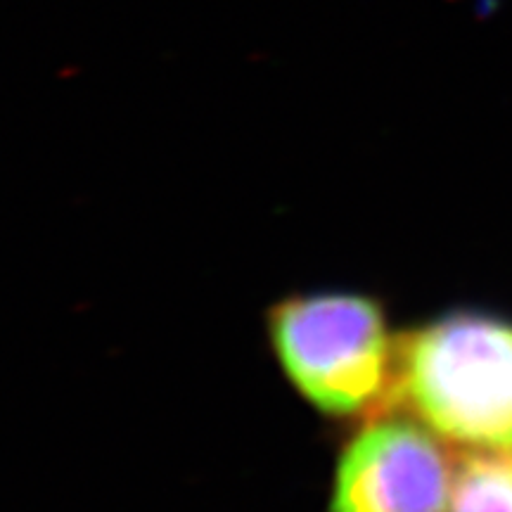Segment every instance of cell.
Wrapping results in <instances>:
<instances>
[{"label": "cell", "instance_id": "cell-1", "mask_svg": "<svg viewBox=\"0 0 512 512\" xmlns=\"http://www.w3.org/2000/svg\"><path fill=\"white\" fill-rule=\"evenodd\" d=\"M389 411L472 453L512 451V320L448 311L403 332Z\"/></svg>", "mask_w": 512, "mask_h": 512}, {"label": "cell", "instance_id": "cell-2", "mask_svg": "<svg viewBox=\"0 0 512 512\" xmlns=\"http://www.w3.org/2000/svg\"><path fill=\"white\" fill-rule=\"evenodd\" d=\"M275 361L299 396L332 420L389 411L399 335L363 292H299L266 313Z\"/></svg>", "mask_w": 512, "mask_h": 512}, {"label": "cell", "instance_id": "cell-3", "mask_svg": "<svg viewBox=\"0 0 512 512\" xmlns=\"http://www.w3.org/2000/svg\"><path fill=\"white\" fill-rule=\"evenodd\" d=\"M456 467L441 439L411 415L363 420L332 472L328 512H448Z\"/></svg>", "mask_w": 512, "mask_h": 512}, {"label": "cell", "instance_id": "cell-4", "mask_svg": "<svg viewBox=\"0 0 512 512\" xmlns=\"http://www.w3.org/2000/svg\"><path fill=\"white\" fill-rule=\"evenodd\" d=\"M448 512H512V451L470 453L456 472Z\"/></svg>", "mask_w": 512, "mask_h": 512}]
</instances>
